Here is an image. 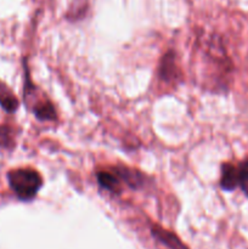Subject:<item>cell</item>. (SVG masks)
<instances>
[{"label":"cell","instance_id":"obj_1","mask_svg":"<svg viewBox=\"0 0 248 249\" xmlns=\"http://www.w3.org/2000/svg\"><path fill=\"white\" fill-rule=\"evenodd\" d=\"M7 179L10 187L21 201L33 199L43 185L40 174L29 168L11 170L7 174Z\"/></svg>","mask_w":248,"mask_h":249},{"label":"cell","instance_id":"obj_2","mask_svg":"<svg viewBox=\"0 0 248 249\" xmlns=\"http://www.w3.org/2000/svg\"><path fill=\"white\" fill-rule=\"evenodd\" d=\"M159 75L165 82H174L179 75V70L175 63V55L173 51H168L162 57L159 66Z\"/></svg>","mask_w":248,"mask_h":249},{"label":"cell","instance_id":"obj_3","mask_svg":"<svg viewBox=\"0 0 248 249\" xmlns=\"http://www.w3.org/2000/svg\"><path fill=\"white\" fill-rule=\"evenodd\" d=\"M221 189L225 191H233L238 186V168L231 163L221 165Z\"/></svg>","mask_w":248,"mask_h":249},{"label":"cell","instance_id":"obj_4","mask_svg":"<svg viewBox=\"0 0 248 249\" xmlns=\"http://www.w3.org/2000/svg\"><path fill=\"white\" fill-rule=\"evenodd\" d=\"M151 232H152L153 237L157 238L160 243L165 245L169 249H187L186 246L174 233L169 232V231L164 230L159 226H152Z\"/></svg>","mask_w":248,"mask_h":249},{"label":"cell","instance_id":"obj_5","mask_svg":"<svg viewBox=\"0 0 248 249\" xmlns=\"http://www.w3.org/2000/svg\"><path fill=\"white\" fill-rule=\"evenodd\" d=\"M113 172L118 175V178L121 180H123L129 187L131 189H140L143 186V182H145V178L142 177V174L136 170L128 169V168L118 167L116 169H113Z\"/></svg>","mask_w":248,"mask_h":249},{"label":"cell","instance_id":"obj_6","mask_svg":"<svg viewBox=\"0 0 248 249\" xmlns=\"http://www.w3.org/2000/svg\"><path fill=\"white\" fill-rule=\"evenodd\" d=\"M97 181L102 187L113 194L121 191V179L114 172H100L97 174Z\"/></svg>","mask_w":248,"mask_h":249},{"label":"cell","instance_id":"obj_7","mask_svg":"<svg viewBox=\"0 0 248 249\" xmlns=\"http://www.w3.org/2000/svg\"><path fill=\"white\" fill-rule=\"evenodd\" d=\"M0 105L6 112H15L18 107V100L4 83H0Z\"/></svg>","mask_w":248,"mask_h":249},{"label":"cell","instance_id":"obj_8","mask_svg":"<svg viewBox=\"0 0 248 249\" xmlns=\"http://www.w3.org/2000/svg\"><path fill=\"white\" fill-rule=\"evenodd\" d=\"M34 114L39 121H53L56 118V111L49 101L38 102L34 105Z\"/></svg>","mask_w":248,"mask_h":249},{"label":"cell","instance_id":"obj_9","mask_svg":"<svg viewBox=\"0 0 248 249\" xmlns=\"http://www.w3.org/2000/svg\"><path fill=\"white\" fill-rule=\"evenodd\" d=\"M238 186L248 197V158L238 165Z\"/></svg>","mask_w":248,"mask_h":249},{"label":"cell","instance_id":"obj_10","mask_svg":"<svg viewBox=\"0 0 248 249\" xmlns=\"http://www.w3.org/2000/svg\"><path fill=\"white\" fill-rule=\"evenodd\" d=\"M12 145H14V138H12L11 128L7 125H1L0 126V146L9 148Z\"/></svg>","mask_w":248,"mask_h":249}]
</instances>
